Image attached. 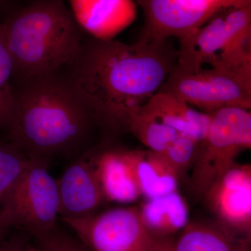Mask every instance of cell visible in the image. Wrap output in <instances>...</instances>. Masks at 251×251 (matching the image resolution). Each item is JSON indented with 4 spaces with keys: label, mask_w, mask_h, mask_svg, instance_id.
Returning a JSON list of instances; mask_svg holds the SVG:
<instances>
[{
    "label": "cell",
    "mask_w": 251,
    "mask_h": 251,
    "mask_svg": "<svg viewBox=\"0 0 251 251\" xmlns=\"http://www.w3.org/2000/svg\"><path fill=\"white\" fill-rule=\"evenodd\" d=\"M220 225L237 237L251 239V166L235 163L204 195Z\"/></svg>",
    "instance_id": "30bf717a"
},
{
    "label": "cell",
    "mask_w": 251,
    "mask_h": 251,
    "mask_svg": "<svg viewBox=\"0 0 251 251\" xmlns=\"http://www.w3.org/2000/svg\"><path fill=\"white\" fill-rule=\"evenodd\" d=\"M200 143L191 135L179 134L161 154L181 179L192 168Z\"/></svg>",
    "instance_id": "44dd1931"
},
{
    "label": "cell",
    "mask_w": 251,
    "mask_h": 251,
    "mask_svg": "<svg viewBox=\"0 0 251 251\" xmlns=\"http://www.w3.org/2000/svg\"><path fill=\"white\" fill-rule=\"evenodd\" d=\"M141 109L179 134L191 135L201 142L210 123V114L199 111L184 100L164 92H157Z\"/></svg>",
    "instance_id": "5bb4252c"
},
{
    "label": "cell",
    "mask_w": 251,
    "mask_h": 251,
    "mask_svg": "<svg viewBox=\"0 0 251 251\" xmlns=\"http://www.w3.org/2000/svg\"><path fill=\"white\" fill-rule=\"evenodd\" d=\"M129 156L142 196L151 199L177 191L179 176L161 153L129 150Z\"/></svg>",
    "instance_id": "9a60e30c"
},
{
    "label": "cell",
    "mask_w": 251,
    "mask_h": 251,
    "mask_svg": "<svg viewBox=\"0 0 251 251\" xmlns=\"http://www.w3.org/2000/svg\"><path fill=\"white\" fill-rule=\"evenodd\" d=\"M71 11L81 29L96 39H115L137 18L135 0H70Z\"/></svg>",
    "instance_id": "7c38bea8"
},
{
    "label": "cell",
    "mask_w": 251,
    "mask_h": 251,
    "mask_svg": "<svg viewBox=\"0 0 251 251\" xmlns=\"http://www.w3.org/2000/svg\"><path fill=\"white\" fill-rule=\"evenodd\" d=\"M145 21L140 39H182L224 10L251 4V0H135Z\"/></svg>",
    "instance_id": "9c48e42d"
},
{
    "label": "cell",
    "mask_w": 251,
    "mask_h": 251,
    "mask_svg": "<svg viewBox=\"0 0 251 251\" xmlns=\"http://www.w3.org/2000/svg\"><path fill=\"white\" fill-rule=\"evenodd\" d=\"M44 251V250H42V249H41L40 248H39L37 247V246L34 245H31V244H29V246H28L27 251Z\"/></svg>",
    "instance_id": "d4e9b609"
},
{
    "label": "cell",
    "mask_w": 251,
    "mask_h": 251,
    "mask_svg": "<svg viewBox=\"0 0 251 251\" xmlns=\"http://www.w3.org/2000/svg\"><path fill=\"white\" fill-rule=\"evenodd\" d=\"M8 0H0V10L4 8L5 5L7 3Z\"/></svg>",
    "instance_id": "484cf974"
},
{
    "label": "cell",
    "mask_w": 251,
    "mask_h": 251,
    "mask_svg": "<svg viewBox=\"0 0 251 251\" xmlns=\"http://www.w3.org/2000/svg\"><path fill=\"white\" fill-rule=\"evenodd\" d=\"M14 87L8 141L29 158L48 163L52 158L88 151L94 128L100 127L70 77L57 73Z\"/></svg>",
    "instance_id": "7a4b0ae2"
},
{
    "label": "cell",
    "mask_w": 251,
    "mask_h": 251,
    "mask_svg": "<svg viewBox=\"0 0 251 251\" xmlns=\"http://www.w3.org/2000/svg\"><path fill=\"white\" fill-rule=\"evenodd\" d=\"M62 221L90 251H150L154 239L138 206Z\"/></svg>",
    "instance_id": "ba28073f"
},
{
    "label": "cell",
    "mask_w": 251,
    "mask_h": 251,
    "mask_svg": "<svg viewBox=\"0 0 251 251\" xmlns=\"http://www.w3.org/2000/svg\"><path fill=\"white\" fill-rule=\"evenodd\" d=\"M179 40L178 67H244L251 62V4L224 10Z\"/></svg>",
    "instance_id": "277c9868"
},
{
    "label": "cell",
    "mask_w": 251,
    "mask_h": 251,
    "mask_svg": "<svg viewBox=\"0 0 251 251\" xmlns=\"http://www.w3.org/2000/svg\"><path fill=\"white\" fill-rule=\"evenodd\" d=\"M14 65L5 41L0 18V131H7L15 108Z\"/></svg>",
    "instance_id": "d6986e66"
},
{
    "label": "cell",
    "mask_w": 251,
    "mask_h": 251,
    "mask_svg": "<svg viewBox=\"0 0 251 251\" xmlns=\"http://www.w3.org/2000/svg\"><path fill=\"white\" fill-rule=\"evenodd\" d=\"M57 183L62 220L92 215L106 201L96 171L93 151L88 150L75 158Z\"/></svg>",
    "instance_id": "8fae6325"
},
{
    "label": "cell",
    "mask_w": 251,
    "mask_h": 251,
    "mask_svg": "<svg viewBox=\"0 0 251 251\" xmlns=\"http://www.w3.org/2000/svg\"><path fill=\"white\" fill-rule=\"evenodd\" d=\"M48 163L31 158L6 193L0 205V238L13 229L34 238L57 227L58 189Z\"/></svg>",
    "instance_id": "5b68a950"
},
{
    "label": "cell",
    "mask_w": 251,
    "mask_h": 251,
    "mask_svg": "<svg viewBox=\"0 0 251 251\" xmlns=\"http://www.w3.org/2000/svg\"><path fill=\"white\" fill-rule=\"evenodd\" d=\"M249 243L219 224L188 222L175 237V251H244Z\"/></svg>",
    "instance_id": "e0dca14e"
},
{
    "label": "cell",
    "mask_w": 251,
    "mask_h": 251,
    "mask_svg": "<svg viewBox=\"0 0 251 251\" xmlns=\"http://www.w3.org/2000/svg\"><path fill=\"white\" fill-rule=\"evenodd\" d=\"M126 129L147 149L161 153L179 135L156 117L143 111L141 107L130 115Z\"/></svg>",
    "instance_id": "ac0fdd59"
},
{
    "label": "cell",
    "mask_w": 251,
    "mask_h": 251,
    "mask_svg": "<svg viewBox=\"0 0 251 251\" xmlns=\"http://www.w3.org/2000/svg\"><path fill=\"white\" fill-rule=\"evenodd\" d=\"M139 209L153 237L175 236L189 222L187 203L177 191L147 199Z\"/></svg>",
    "instance_id": "2e32d148"
},
{
    "label": "cell",
    "mask_w": 251,
    "mask_h": 251,
    "mask_svg": "<svg viewBox=\"0 0 251 251\" xmlns=\"http://www.w3.org/2000/svg\"><path fill=\"white\" fill-rule=\"evenodd\" d=\"M27 238L21 234L3 240L0 238V251H26L28 246Z\"/></svg>",
    "instance_id": "603a6c76"
},
{
    "label": "cell",
    "mask_w": 251,
    "mask_h": 251,
    "mask_svg": "<svg viewBox=\"0 0 251 251\" xmlns=\"http://www.w3.org/2000/svg\"><path fill=\"white\" fill-rule=\"evenodd\" d=\"M177 58L169 39L126 44L84 36L69 77L100 128L118 133L126 131L130 115L159 91Z\"/></svg>",
    "instance_id": "6da1fadb"
},
{
    "label": "cell",
    "mask_w": 251,
    "mask_h": 251,
    "mask_svg": "<svg viewBox=\"0 0 251 251\" xmlns=\"http://www.w3.org/2000/svg\"><path fill=\"white\" fill-rule=\"evenodd\" d=\"M33 239L35 245L44 251H90L76 237H73L57 226Z\"/></svg>",
    "instance_id": "7402d4cb"
},
{
    "label": "cell",
    "mask_w": 251,
    "mask_h": 251,
    "mask_svg": "<svg viewBox=\"0 0 251 251\" xmlns=\"http://www.w3.org/2000/svg\"><path fill=\"white\" fill-rule=\"evenodd\" d=\"M209 114L210 123L200 143L188 185L196 200L203 199L211 186L236 163L237 157L251 148V110L227 107Z\"/></svg>",
    "instance_id": "8992f818"
},
{
    "label": "cell",
    "mask_w": 251,
    "mask_h": 251,
    "mask_svg": "<svg viewBox=\"0 0 251 251\" xmlns=\"http://www.w3.org/2000/svg\"><path fill=\"white\" fill-rule=\"evenodd\" d=\"M31 160L14 144L0 140V205Z\"/></svg>",
    "instance_id": "ffe728a7"
},
{
    "label": "cell",
    "mask_w": 251,
    "mask_h": 251,
    "mask_svg": "<svg viewBox=\"0 0 251 251\" xmlns=\"http://www.w3.org/2000/svg\"><path fill=\"white\" fill-rule=\"evenodd\" d=\"M158 92L206 113L227 107L251 110V73L211 67L189 70L176 64Z\"/></svg>",
    "instance_id": "52a82bcc"
},
{
    "label": "cell",
    "mask_w": 251,
    "mask_h": 251,
    "mask_svg": "<svg viewBox=\"0 0 251 251\" xmlns=\"http://www.w3.org/2000/svg\"><path fill=\"white\" fill-rule=\"evenodd\" d=\"M1 21L16 85L70 67L85 36L64 0H33Z\"/></svg>",
    "instance_id": "3957f363"
},
{
    "label": "cell",
    "mask_w": 251,
    "mask_h": 251,
    "mask_svg": "<svg viewBox=\"0 0 251 251\" xmlns=\"http://www.w3.org/2000/svg\"><path fill=\"white\" fill-rule=\"evenodd\" d=\"M175 236L154 237L150 251H175Z\"/></svg>",
    "instance_id": "cb8c5ba5"
},
{
    "label": "cell",
    "mask_w": 251,
    "mask_h": 251,
    "mask_svg": "<svg viewBox=\"0 0 251 251\" xmlns=\"http://www.w3.org/2000/svg\"><path fill=\"white\" fill-rule=\"evenodd\" d=\"M94 163L106 201L129 203L141 197L129 150L112 149L94 153Z\"/></svg>",
    "instance_id": "4fadbf2b"
},
{
    "label": "cell",
    "mask_w": 251,
    "mask_h": 251,
    "mask_svg": "<svg viewBox=\"0 0 251 251\" xmlns=\"http://www.w3.org/2000/svg\"><path fill=\"white\" fill-rule=\"evenodd\" d=\"M244 251H251L250 248H249V245H248L247 247H246L245 250Z\"/></svg>",
    "instance_id": "4316f807"
}]
</instances>
